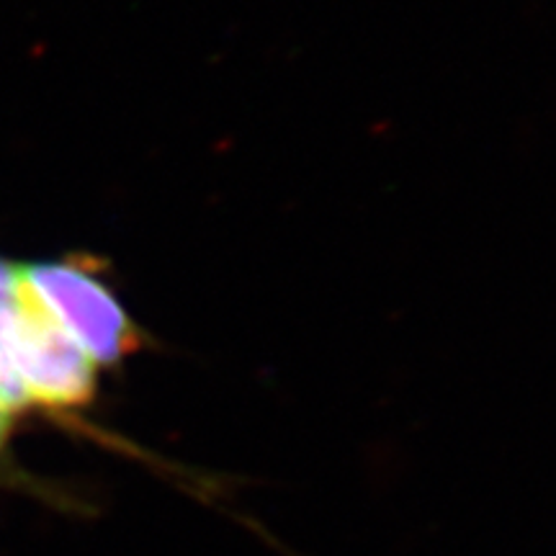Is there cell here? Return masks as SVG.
<instances>
[{"label":"cell","mask_w":556,"mask_h":556,"mask_svg":"<svg viewBox=\"0 0 556 556\" xmlns=\"http://www.w3.org/2000/svg\"><path fill=\"white\" fill-rule=\"evenodd\" d=\"M5 356L29 407L73 413L96 397L99 366L47 317L21 278L5 330Z\"/></svg>","instance_id":"7a4b0ae2"},{"label":"cell","mask_w":556,"mask_h":556,"mask_svg":"<svg viewBox=\"0 0 556 556\" xmlns=\"http://www.w3.org/2000/svg\"><path fill=\"white\" fill-rule=\"evenodd\" d=\"M11 426H13V415L9 413V409L0 407V451H3L5 441H9V435H11Z\"/></svg>","instance_id":"3957f363"},{"label":"cell","mask_w":556,"mask_h":556,"mask_svg":"<svg viewBox=\"0 0 556 556\" xmlns=\"http://www.w3.org/2000/svg\"><path fill=\"white\" fill-rule=\"evenodd\" d=\"M21 283L65 336L96 366H116L142 345L119 296L86 258L34 263L16 268Z\"/></svg>","instance_id":"6da1fadb"}]
</instances>
